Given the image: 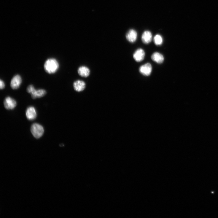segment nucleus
Here are the masks:
<instances>
[{
  "label": "nucleus",
  "mask_w": 218,
  "mask_h": 218,
  "mask_svg": "<svg viewBox=\"0 0 218 218\" xmlns=\"http://www.w3.org/2000/svg\"><path fill=\"white\" fill-rule=\"evenodd\" d=\"M27 92L31 94L33 99L39 98L44 96L46 94V91L43 89L36 90L32 85H29L27 88Z\"/></svg>",
  "instance_id": "2"
},
{
  "label": "nucleus",
  "mask_w": 218,
  "mask_h": 218,
  "mask_svg": "<svg viewBox=\"0 0 218 218\" xmlns=\"http://www.w3.org/2000/svg\"><path fill=\"white\" fill-rule=\"evenodd\" d=\"M137 34L136 31L133 29L130 30L127 33L126 38L127 40L131 43H134L136 41Z\"/></svg>",
  "instance_id": "9"
},
{
  "label": "nucleus",
  "mask_w": 218,
  "mask_h": 218,
  "mask_svg": "<svg viewBox=\"0 0 218 218\" xmlns=\"http://www.w3.org/2000/svg\"><path fill=\"white\" fill-rule=\"evenodd\" d=\"M59 68V63L54 58L48 59L46 61L44 64V69L45 71L50 74L55 73Z\"/></svg>",
  "instance_id": "1"
},
{
  "label": "nucleus",
  "mask_w": 218,
  "mask_h": 218,
  "mask_svg": "<svg viewBox=\"0 0 218 218\" xmlns=\"http://www.w3.org/2000/svg\"><path fill=\"white\" fill-rule=\"evenodd\" d=\"M78 74L83 77H87L89 76L90 74V69L85 66H81L79 67L78 70Z\"/></svg>",
  "instance_id": "13"
},
{
  "label": "nucleus",
  "mask_w": 218,
  "mask_h": 218,
  "mask_svg": "<svg viewBox=\"0 0 218 218\" xmlns=\"http://www.w3.org/2000/svg\"><path fill=\"white\" fill-rule=\"evenodd\" d=\"M31 131L34 137L36 139L40 138L44 133L43 127L38 123H34L31 126Z\"/></svg>",
  "instance_id": "3"
},
{
  "label": "nucleus",
  "mask_w": 218,
  "mask_h": 218,
  "mask_svg": "<svg viewBox=\"0 0 218 218\" xmlns=\"http://www.w3.org/2000/svg\"><path fill=\"white\" fill-rule=\"evenodd\" d=\"M22 82L21 76L19 75L15 76L12 79L10 82V86L13 90H16L19 88Z\"/></svg>",
  "instance_id": "5"
},
{
  "label": "nucleus",
  "mask_w": 218,
  "mask_h": 218,
  "mask_svg": "<svg viewBox=\"0 0 218 218\" xmlns=\"http://www.w3.org/2000/svg\"><path fill=\"white\" fill-rule=\"evenodd\" d=\"M163 39L161 35L157 34L154 38V42L155 44L157 46L161 45L163 43Z\"/></svg>",
  "instance_id": "14"
},
{
  "label": "nucleus",
  "mask_w": 218,
  "mask_h": 218,
  "mask_svg": "<svg viewBox=\"0 0 218 218\" xmlns=\"http://www.w3.org/2000/svg\"><path fill=\"white\" fill-rule=\"evenodd\" d=\"M74 90L77 92H80L84 90L86 86L85 82L81 80H78L75 81L73 84Z\"/></svg>",
  "instance_id": "10"
},
{
  "label": "nucleus",
  "mask_w": 218,
  "mask_h": 218,
  "mask_svg": "<svg viewBox=\"0 0 218 218\" xmlns=\"http://www.w3.org/2000/svg\"><path fill=\"white\" fill-rule=\"evenodd\" d=\"M145 55V53L144 50L141 48H139L134 52L133 57L136 62H140L144 60Z\"/></svg>",
  "instance_id": "7"
},
{
  "label": "nucleus",
  "mask_w": 218,
  "mask_h": 218,
  "mask_svg": "<svg viewBox=\"0 0 218 218\" xmlns=\"http://www.w3.org/2000/svg\"><path fill=\"white\" fill-rule=\"evenodd\" d=\"M16 101L10 97H7L4 100V105L7 109L11 110L14 109L17 106Z\"/></svg>",
  "instance_id": "6"
},
{
  "label": "nucleus",
  "mask_w": 218,
  "mask_h": 218,
  "mask_svg": "<svg viewBox=\"0 0 218 218\" xmlns=\"http://www.w3.org/2000/svg\"><path fill=\"white\" fill-rule=\"evenodd\" d=\"M26 115L27 119L30 120L35 119L37 116V113L34 107L31 106L28 107L26 111Z\"/></svg>",
  "instance_id": "8"
},
{
  "label": "nucleus",
  "mask_w": 218,
  "mask_h": 218,
  "mask_svg": "<svg viewBox=\"0 0 218 218\" xmlns=\"http://www.w3.org/2000/svg\"><path fill=\"white\" fill-rule=\"evenodd\" d=\"M152 60L158 64L163 63L164 61V58L163 55L158 52H155L151 55Z\"/></svg>",
  "instance_id": "11"
},
{
  "label": "nucleus",
  "mask_w": 218,
  "mask_h": 218,
  "mask_svg": "<svg viewBox=\"0 0 218 218\" xmlns=\"http://www.w3.org/2000/svg\"><path fill=\"white\" fill-rule=\"evenodd\" d=\"M152 35L151 33L149 31H144L141 36V40L145 44H148L152 41Z\"/></svg>",
  "instance_id": "12"
},
{
  "label": "nucleus",
  "mask_w": 218,
  "mask_h": 218,
  "mask_svg": "<svg viewBox=\"0 0 218 218\" xmlns=\"http://www.w3.org/2000/svg\"><path fill=\"white\" fill-rule=\"evenodd\" d=\"M5 87V84L4 81L1 79L0 80V88L1 89H4Z\"/></svg>",
  "instance_id": "15"
},
{
  "label": "nucleus",
  "mask_w": 218,
  "mask_h": 218,
  "mask_svg": "<svg viewBox=\"0 0 218 218\" xmlns=\"http://www.w3.org/2000/svg\"><path fill=\"white\" fill-rule=\"evenodd\" d=\"M152 71V66L149 63L145 64L140 67L139 71L142 75L145 76H150Z\"/></svg>",
  "instance_id": "4"
}]
</instances>
